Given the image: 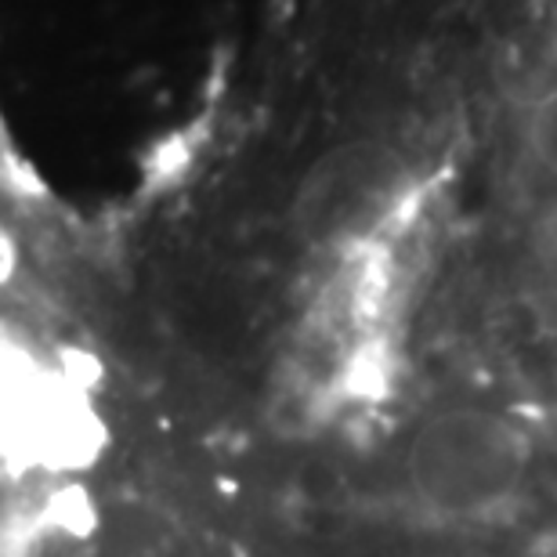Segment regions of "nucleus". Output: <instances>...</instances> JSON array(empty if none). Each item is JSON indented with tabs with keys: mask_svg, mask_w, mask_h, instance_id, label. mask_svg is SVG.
<instances>
[{
	"mask_svg": "<svg viewBox=\"0 0 557 557\" xmlns=\"http://www.w3.org/2000/svg\"><path fill=\"white\" fill-rule=\"evenodd\" d=\"M406 478L431 515L493 518L525 482V438L485 409H445L417 428Z\"/></svg>",
	"mask_w": 557,
	"mask_h": 557,
	"instance_id": "obj_1",
	"label": "nucleus"
},
{
	"mask_svg": "<svg viewBox=\"0 0 557 557\" xmlns=\"http://www.w3.org/2000/svg\"><path fill=\"white\" fill-rule=\"evenodd\" d=\"M529 149L532 156L557 174V91L540 98V106L529 116Z\"/></svg>",
	"mask_w": 557,
	"mask_h": 557,
	"instance_id": "obj_2",
	"label": "nucleus"
}]
</instances>
